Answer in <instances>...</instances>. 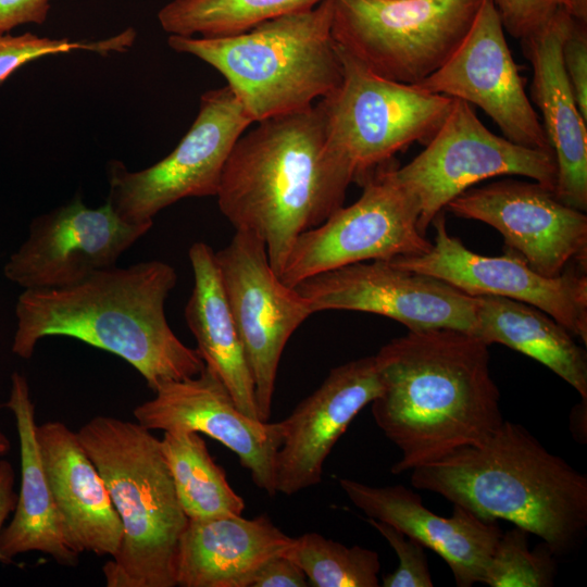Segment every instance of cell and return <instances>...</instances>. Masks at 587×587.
I'll list each match as a JSON object with an SVG mask.
<instances>
[{
    "instance_id": "7a4b0ae2",
    "label": "cell",
    "mask_w": 587,
    "mask_h": 587,
    "mask_svg": "<svg viewBox=\"0 0 587 587\" xmlns=\"http://www.w3.org/2000/svg\"><path fill=\"white\" fill-rule=\"evenodd\" d=\"M257 123L233 147L215 197L236 230L262 238L279 276L296 239L344 205L354 174L329 139L322 99Z\"/></svg>"
},
{
    "instance_id": "ab89813d",
    "label": "cell",
    "mask_w": 587,
    "mask_h": 587,
    "mask_svg": "<svg viewBox=\"0 0 587 587\" xmlns=\"http://www.w3.org/2000/svg\"><path fill=\"white\" fill-rule=\"evenodd\" d=\"M9 450H10V440L2 432H0V455L8 453Z\"/></svg>"
},
{
    "instance_id": "5bb4252c",
    "label": "cell",
    "mask_w": 587,
    "mask_h": 587,
    "mask_svg": "<svg viewBox=\"0 0 587 587\" xmlns=\"http://www.w3.org/2000/svg\"><path fill=\"white\" fill-rule=\"evenodd\" d=\"M458 217L483 222L503 237L509 253L544 276L587 262V216L538 183L504 178L471 187L446 207Z\"/></svg>"
},
{
    "instance_id": "4dcf8cb0",
    "label": "cell",
    "mask_w": 587,
    "mask_h": 587,
    "mask_svg": "<svg viewBox=\"0 0 587 587\" xmlns=\"http://www.w3.org/2000/svg\"><path fill=\"white\" fill-rule=\"evenodd\" d=\"M135 38L133 29L100 41H71L67 38L52 39L33 34L12 36L0 34V84L22 65L36 59L75 50L99 53L121 51L132 46Z\"/></svg>"
},
{
    "instance_id": "8d00e7d4",
    "label": "cell",
    "mask_w": 587,
    "mask_h": 587,
    "mask_svg": "<svg viewBox=\"0 0 587 587\" xmlns=\"http://www.w3.org/2000/svg\"><path fill=\"white\" fill-rule=\"evenodd\" d=\"M14 483L15 472L12 464L7 460H0V535L5 520L14 511L17 501ZM0 562L9 564L1 551Z\"/></svg>"
},
{
    "instance_id": "f35d334b",
    "label": "cell",
    "mask_w": 587,
    "mask_h": 587,
    "mask_svg": "<svg viewBox=\"0 0 587 587\" xmlns=\"http://www.w3.org/2000/svg\"><path fill=\"white\" fill-rule=\"evenodd\" d=\"M562 8L574 20L587 23V0H564Z\"/></svg>"
},
{
    "instance_id": "ac0fdd59",
    "label": "cell",
    "mask_w": 587,
    "mask_h": 587,
    "mask_svg": "<svg viewBox=\"0 0 587 587\" xmlns=\"http://www.w3.org/2000/svg\"><path fill=\"white\" fill-rule=\"evenodd\" d=\"M149 430L186 429L204 434L234 452L257 488L276 495L275 461L283 441L282 421L246 415L209 367L196 376L161 385L154 397L133 411Z\"/></svg>"
},
{
    "instance_id": "277c9868",
    "label": "cell",
    "mask_w": 587,
    "mask_h": 587,
    "mask_svg": "<svg viewBox=\"0 0 587 587\" xmlns=\"http://www.w3.org/2000/svg\"><path fill=\"white\" fill-rule=\"evenodd\" d=\"M416 489L440 495L485 521L538 536L555 557L587 527V476L549 452L524 426L503 421L480 445L411 470Z\"/></svg>"
},
{
    "instance_id": "5b68a950",
    "label": "cell",
    "mask_w": 587,
    "mask_h": 587,
    "mask_svg": "<svg viewBox=\"0 0 587 587\" xmlns=\"http://www.w3.org/2000/svg\"><path fill=\"white\" fill-rule=\"evenodd\" d=\"M123 524L122 545L102 567L108 587H174L188 524L161 440L138 423L95 416L77 432Z\"/></svg>"
},
{
    "instance_id": "4fadbf2b",
    "label": "cell",
    "mask_w": 587,
    "mask_h": 587,
    "mask_svg": "<svg viewBox=\"0 0 587 587\" xmlns=\"http://www.w3.org/2000/svg\"><path fill=\"white\" fill-rule=\"evenodd\" d=\"M312 313L327 310L383 315L409 330L455 329L475 335L476 297L385 260L326 271L295 286Z\"/></svg>"
},
{
    "instance_id": "74e56055",
    "label": "cell",
    "mask_w": 587,
    "mask_h": 587,
    "mask_svg": "<svg viewBox=\"0 0 587 587\" xmlns=\"http://www.w3.org/2000/svg\"><path fill=\"white\" fill-rule=\"evenodd\" d=\"M570 428L573 437L580 444H586L587 438V399L576 404L571 412Z\"/></svg>"
},
{
    "instance_id": "f1b7e54d",
    "label": "cell",
    "mask_w": 587,
    "mask_h": 587,
    "mask_svg": "<svg viewBox=\"0 0 587 587\" xmlns=\"http://www.w3.org/2000/svg\"><path fill=\"white\" fill-rule=\"evenodd\" d=\"M313 587H377L378 553L361 546L347 547L317 533L292 539L285 553Z\"/></svg>"
},
{
    "instance_id": "9a60e30c",
    "label": "cell",
    "mask_w": 587,
    "mask_h": 587,
    "mask_svg": "<svg viewBox=\"0 0 587 587\" xmlns=\"http://www.w3.org/2000/svg\"><path fill=\"white\" fill-rule=\"evenodd\" d=\"M432 224L436 236L427 252L385 261L441 279L473 297L498 296L533 305L587 345L586 275L566 271L548 277L509 252L477 254L448 233L444 212Z\"/></svg>"
},
{
    "instance_id": "6da1fadb",
    "label": "cell",
    "mask_w": 587,
    "mask_h": 587,
    "mask_svg": "<svg viewBox=\"0 0 587 587\" xmlns=\"http://www.w3.org/2000/svg\"><path fill=\"white\" fill-rule=\"evenodd\" d=\"M488 345L455 329L409 330L375 354L380 394L371 402L384 435L401 451V474L483 444L504 421Z\"/></svg>"
},
{
    "instance_id": "1f68e13d",
    "label": "cell",
    "mask_w": 587,
    "mask_h": 587,
    "mask_svg": "<svg viewBox=\"0 0 587 587\" xmlns=\"http://www.w3.org/2000/svg\"><path fill=\"white\" fill-rule=\"evenodd\" d=\"M367 522L388 541L399 559L397 569L384 575V587L434 586L425 548L420 542L383 521L367 519Z\"/></svg>"
},
{
    "instance_id": "83f0119b",
    "label": "cell",
    "mask_w": 587,
    "mask_h": 587,
    "mask_svg": "<svg viewBox=\"0 0 587 587\" xmlns=\"http://www.w3.org/2000/svg\"><path fill=\"white\" fill-rule=\"evenodd\" d=\"M323 0H172L158 13L170 35L214 38L246 32L268 20L302 12Z\"/></svg>"
},
{
    "instance_id": "e575fe53",
    "label": "cell",
    "mask_w": 587,
    "mask_h": 587,
    "mask_svg": "<svg viewBox=\"0 0 587 587\" xmlns=\"http://www.w3.org/2000/svg\"><path fill=\"white\" fill-rule=\"evenodd\" d=\"M305 574L287 555L267 561L255 575L251 587H307Z\"/></svg>"
},
{
    "instance_id": "4316f807",
    "label": "cell",
    "mask_w": 587,
    "mask_h": 587,
    "mask_svg": "<svg viewBox=\"0 0 587 587\" xmlns=\"http://www.w3.org/2000/svg\"><path fill=\"white\" fill-rule=\"evenodd\" d=\"M161 448L188 520L242 515L245 500L229 485L199 433L164 432Z\"/></svg>"
},
{
    "instance_id": "ffe728a7",
    "label": "cell",
    "mask_w": 587,
    "mask_h": 587,
    "mask_svg": "<svg viewBox=\"0 0 587 587\" xmlns=\"http://www.w3.org/2000/svg\"><path fill=\"white\" fill-rule=\"evenodd\" d=\"M338 482L348 499L367 519L388 523L437 553L450 567L457 586L484 583L502 536L497 521L482 520L458 504H453L451 516L437 515L403 485L377 487L350 478Z\"/></svg>"
},
{
    "instance_id": "d6a6232c",
    "label": "cell",
    "mask_w": 587,
    "mask_h": 587,
    "mask_svg": "<svg viewBox=\"0 0 587 587\" xmlns=\"http://www.w3.org/2000/svg\"><path fill=\"white\" fill-rule=\"evenodd\" d=\"M504 32L521 40L541 28L564 0H491Z\"/></svg>"
},
{
    "instance_id": "e0dca14e",
    "label": "cell",
    "mask_w": 587,
    "mask_h": 587,
    "mask_svg": "<svg viewBox=\"0 0 587 587\" xmlns=\"http://www.w3.org/2000/svg\"><path fill=\"white\" fill-rule=\"evenodd\" d=\"M415 86L477 105L514 143L551 149L491 0H484L471 30L450 59Z\"/></svg>"
},
{
    "instance_id": "7c38bea8",
    "label": "cell",
    "mask_w": 587,
    "mask_h": 587,
    "mask_svg": "<svg viewBox=\"0 0 587 587\" xmlns=\"http://www.w3.org/2000/svg\"><path fill=\"white\" fill-rule=\"evenodd\" d=\"M215 261L253 374L259 419L268 421L283 351L313 313L296 288L274 272L264 241L254 233L236 230L215 252Z\"/></svg>"
},
{
    "instance_id": "f546056e",
    "label": "cell",
    "mask_w": 587,
    "mask_h": 587,
    "mask_svg": "<svg viewBox=\"0 0 587 587\" xmlns=\"http://www.w3.org/2000/svg\"><path fill=\"white\" fill-rule=\"evenodd\" d=\"M529 533L515 526L502 533L489 561L485 585L489 587H550L557 563L553 552L542 541L528 549Z\"/></svg>"
},
{
    "instance_id": "9c48e42d",
    "label": "cell",
    "mask_w": 587,
    "mask_h": 587,
    "mask_svg": "<svg viewBox=\"0 0 587 587\" xmlns=\"http://www.w3.org/2000/svg\"><path fill=\"white\" fill-rule=\"evenodd\" d=\"M392 161L361 184L360 198L302 233L292 245L279 278L290 287L345 265L420 255L432 242L420 230V205L397 178Z\"/></svg>"
},
{
    "instance_id": "603a6c76",
    "label": "cell",
    "mask_w": 587,
    "mask_h": 587,
    "mask_svg": "<svg viewBox=\"0 0 587 587\" xmlns=\"http://www.w3.org/2000/svg\"><path fill=\"white\" fill-rule=\"evenodd\" d=\"M271 519L242 515L189 520L176 555L180 587H251L260 569L292 542Z\"/></svg>"
},
{
    "instance_id": "8992f818",
    "label": "cell",
    "mask_w": 587,
    "mask_h": 587,
    "mask_svg": "<svg viewBox=\"0 0 587 587\" xmlns=\"http://www.w3.org/2000/svg\"><path fill=\"white\" fill-rule=\"evenodd\" d=\"M333 0L224 37L170 35L168 46L204 61L227 82L253 123L301 111L333 95L342 64L332 32Z\"/></svg>"
},
{
    "instance_id": "44dd1931",
    "label": "cell",
    "mask_w": 587,
    "mask_h": 587,
    "mask_svg": "<svg viewBox=\"0 0 587 587\" xmlns=\"http://www.w3.org/2000/svg\"><path fill=\"white\" fill-rule=\"evenodd\" d=\"M36 436L65 544L77 553L115 557L123 524L77 433L54 421L37 425Z\"/></svg>"
},
{
    "instance_id": "30bf717a",
    "label": "cell",
    "mask_w": 587,
    "mask_h": 587,
    "mask_svg": "<svg viewBox=\"0 0 587 587\" xmlns=\"http://www.w3.org/2000/svg\"><path fill=\"white\" fill-rule=\"evenodd\" d=\"M252 123L229 86L205 91L189 130L164 159L136 172L110 162L107 201L124 221L152 225L184 198L216 196L230 151Z\"/></svg>"
},
{
    "instance_id": "ba28073f",
    "label": "cell",
    "mask_w": 587,
    "mask_h": 587,
    "mask_svg": "<svg viewBox=\"0 0 587 587\" xmlns=\"http://www.w3.org/2000/svg\"><path fill=\"white\" fill-rule=\"evenodd\" d=\"M337 51L342 82L322 100L329 139L361 185L396 153L414 142L426 146L450 113L454 98L386 79L339 46Z\"/></svg>"
},
{
    "instance_id": "3957f363",
    "label": "cell",
    "mask_w": 587,
    "mask_h": 587,
    "mask_svg": "<svg viewBox=\"0 0 587 587\" xmlns=\"http://www.w3.org/2000/svg\"><path fill=\"white\" fill-rule=\"evenodd\" d=\"M176 282L173 266L149 260L100 270L65 287L24 289L15 305L12 352L29 359L45 337L65 336L122 358L153 392L196 376L205 366L203 359L175 335L165 316Z\"/></svg>"
},
{
    "instance_id": "cb8c5ba5",
    "label": "cell",
    "mask_w": 587,
    "mask_h": 587,
    "mask_svg": "<svg viewBox=\"0 0 587 587\" xmlns=\"http://www.w3.org/2000/svg\"><path fill=\"white\" fill-rule=\"evenodd\" d=\"M3 405L16 422L21 486L13 519L0 535V551L9 563L20 553L39 551L60 565L76 566L79 553L68 548L63 537L36 436L35 407L24 375L12 374L10 396Z\"/></svg>"
},
{
    "instance_id": "52a82bcc",
    "label": "cell",
    "mask_w": 587,
    "mask_h": 587,
    "mask_svg": "<svg viewBox=\"0 0 587 587\" xmlns=\"http://www.w3.org/2000/svg\"><path fill=\"white\" fill-rule=\"evenodd\" d=\"M484 0H333L337 46L372 73L416 85L471 30Z\"/></svg>"
},
{
    "instance_id": "8fae6325",
    "label": "cell",
    "mask_w": 587,
    "mask_h": 587,
    "mask_svg": "<svg viewBox=\"0 0 587 587\" xmlns=\"http://www.w3.org/2000/svg\"><path fill=\"white\" fill-rule=\"evenodd\" d=\"M395 173L415 197L419 227L426 235L449 202L482 180L522 176L554 190L557 161L551 149L524 147L494 134L470 103L454 99L425 149L408 164L397 166Z\"/></svg>"
},
{
    "instance_id": "7402d4cb",
    "label": "cell",
    "mask_w": 587,
    "mask_h": 587,
    "mask_svg": "<svg viewBox=\"0 0 587 587\" xmlns=\"http://www.w3.org/2000/svg\"><path fill=\"white\" fill-rule=\"evenodd\" d=\"M571 17L560 8L538 30L520 40L533 67L532 99L557 161L554 193L563 203L587 210V121L565 74L561 45Z\"/></svg>"
},
{
    "instance_id": "d6986e66",
    "label": "cell",
    "mask_w": 587,
    "mask_h": 587,
    "mask_svg": "<svg viewBox=\"0 0 587 587\" xmlns=\"http://www.w3.org/2000/svg\"><path fill=\"white\" fill-rule=\"evenodd\" d=\"M380 390L375 355L332 369L320 387L282 420L283 441L275 461L276 494L292 496L319 485L335 444Z\"/></svg>"
},
{
    "instance_id": "836d02e7",
    "label": "cell",
    "mask_w": 587,
    "mask_h": 587,
    "mask_svg": "<svg viewBox=\"0 0 587 587\" xmlns=\"http://www.w3.org/2000/svg\"><path fill=\"white\" fill-rule=\"evenodd\" d=\"M561 59L578 109L587 121V23L571 17L561 45Z\"/></svg>"
},
{
    "instance_id": "d4e9b609",
    "label": "cell",
    "mask_w": 587,
    "mask_h": 587,
    "mask_svg": "<svg viewBox=\"0 0 587 587\" xmlns=\"http://www.w3.org/2000/svg\"><path fill=\"white\" fill-rule=\"evenodd\" d=\"M193 287L185 307V320L197 350L222 380L237 407L259 419L253 374L229 310L222 285L215 251L197 241L188 251Z\"/></svg>"
},
{
    "instance_id": "484cf974",
    "label": "cell",
    "mask_w": 587,
    "mask_h": 587,
    "mask_svg": "<svg viewBox=\"0 0 587 587\" xmlns=\"http://www.w3.org/2000/svg\"><path fill=\"white\" fill-rule=\"evenodd\" d=\"M501 344L548 367L587 399V354L574 336L550 315L498 296L476 297L475 335Z\"/></svg>"
},
{
    "instance_id": "2e32d148",
    "label": "cell",
    "mask_w": 587,
    "mask_h": 587,
    "mask_svg": "<svg viewBox=\"0 0 587 587\" xmlns=\"http://www.w3.org/2000/svg\"><path fill=\"white\" fill-rule=\"evenodd\" d=\"M151 227L124 221L108 201L92 209L76 197L32 221L3 273L24 289L70 286L114 266Z\"/></svg>"
},
{
    "instance_id": "d590c367",
    "label": "cell",
    "mask_w": 587,
    "mask_h": 587,
    "mask_svg": "<svg viewBox=\"0 0 587 587\" xmlns=\"http://www.w3.org/2000/svg\"><path fill=\"white\" fill-rule=\"evenodd\" d=\"M49 9L50 0H0V34L23 24H42Z\"/></svg>"
}]
</instances>
